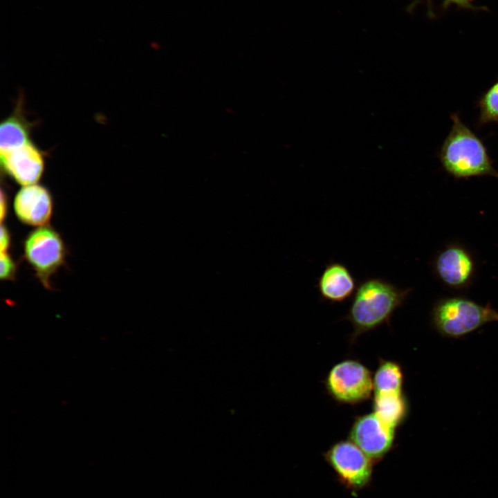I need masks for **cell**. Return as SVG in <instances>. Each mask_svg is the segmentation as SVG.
Listing matches in <instances>:
<instances>
[{
  "label": "cell",
  "instance_id": "obj_3",
  "mask_svg": "<svg viewBox=\"0 0 498 498\" xmlns=\"http://www.w3.org/2000/svg\"><path fill=\"white\" fill-rule=\"evenodd\" d=\"M432 322L443 335L459 338L487 323L498 322V312L489 304L481 306L465 297H449L434 306Z\"/></svg>",
  "mask_w": 498,
  "mask_h": 498
},
{
  "label": "cell",
  "instance_id": "obj_18",
  "mask_svg": "<svg viewBox=\"0 0 498 498\" xmlns=\"http://www.w3.org/2000/svg\"><path fill=\"white\" fill-rule=\"evenodd\" d=\"M1 252H8L11 243V235L6 225L1 227Z\"/></svg>",
  "mask_w": 498,
  "mask_h": 498
},
{
  "label": "cell",
  "instance_id": "obj_12",
  "mask_svg": "<svg viewBox=\"0 0 498 498\" xmlns=\"http://www.w3.org/2000/svg\"><path fill=\"white\" fill-rule=\"evenodd\" d=\"M408 409V403L403 392L374 393L373 412L396 429L405 419Z\"/></svg>",
  "mask_w": 498,
  "mask_h": 498
},
{
  "label": "cell",
  "instance_id": "obj_7",
  "mask_svg": "<svg viewBox=\"0 0 498 498\" xmlns=\"http://www.w3.org/2000/svg\"><path fill=\"white\" fill-rule=\"evenodd\" d=\"M396 430L373 412L356 417L350 429L349 439L375 461L382 458L391 449Z\"/></svg>",
  "mask_w": 498,
  "mask_h": 498
},
{
  "label": "cell",
  "instance_id": "obj_11",
  "mask_svg": "<svg viewBox=\"0 0 498 498\" xmlns=\"http://www.w3.org/2000/svg\"><path fill=\"white\" fill-rule=\"evenodd\" d=\"M356 281L349 268L340 262L327 264L317 282L321 297L331 303L342 302L356 289Z\"/></svg>",
  "mask_w": 498,
  "mask_h": 498
},
{
  "label": "cell",
  "instance_id": "obj_1",
  "mask_svg": "<svg viewBox=\"0 0 498 498\" xmlns=\"http://www.w3.org/2000/svg\"><path fill=\"white\" fill-rule=\"evenodd\" d=\"M410 289H401L381 278H368L358 286L345 319L353 328L351 340L390 322Z\"/></svg>",
  "mask_w": 498,
  "mask_h": 498
},
{
  "label": "cell",
  "instance_id": "obj_15",
  "mask_svg": "<svg viewBox=\"0 0 498 498\" xmlns=\"http://www.w3.org/2000/svg\"><path fill=\"white\" fill-rule=\"evenodd\" d=\"M479 108V126L489 122L498 123V80L488 88L477 101Z\"/></svg>",
  "mask_w": 498,
  "mask_h": 498
},
{
  "label": "cell",
  "instance_id": "obj_2",
  "mask_svg": "<svg viewBox=\"0 0 498 498\" xmlns=\"http://www.w3.org/2000/svg\"><path fill=\"white\" fill-rule=\"evenodd\" d=\"M450 118L451 129L438 153L445 172L458 179L487 175L498 178V172L483 141L457 113L451 114Z\"/></svg>",
  "mask_w": 498,
  "mask_h": 498
},
{
  "label": "cell",
  "instance_id": "obj_10",
  "mask_svg": "<svg viewBox=\"0 0 498 498\" xmlns=\"http://www.w3.org/2000/svg\"><path fill=\"white\" fill-rule=\"evenodd\" d=\"M435 268L441 280L454 288L468 284L473 274L474 263L464 248L452 246L443 250L437 257Z\"/></svg>",
  "mask_w": 498,
  "mask_h": 498
},
{
  "label": "cell",
  "instance_id": "obj_6",
  "mask_svg": "<svg viewBox=\"0 0 498 498\" xmlns=\"http://www.w3.org/2000/svg\"><path fill=\"white\" fill-rule=\"evenodd\" d=\"M324 456L347 488L359 490L370 481L373 460L350 439L334 443Z\"/></svg>",
  "mask_w": 498,
  "mask_h": 498
},
{
  "label": "cell",
  "instance_id": "obj_13",
  "mask_svg": "<svg viewBox=\"0 0 498 498\" xmlns=\"http://www.w3.org/2000/svg\"><path fill=\"white\" fill-rule=\"evenodd\" d=\"M30 127L22 115L21 109H17L2 121L0 126V151L3 154L30 142Z\"/></svg>",
  "mask_w": 498,
  "mask_h": 498
},
{
  "label": "cell",
  "instance_id": "obj_4",
  "mask_svg": "<svg viewBox=\"0 0 498 498\" xmlns=\"http://www.w3.org/2000/svg\"><path fill=\"white\" fill-rule=\"evenodd\" d=\"M24 256L44 288L51 289V277L65 264L66 248L60 234L48 225L31 231L24 241Z\"/></svg>",
  "mask_w": 498,
  "mask_h": 498
},
{
  "label": "cell",
  "instance_id": "obj_9",
  "mask_svg": "<svg viewBox=\"0 0 498 498\" xmlns=\"http://www.w3.org/2000/svg\"><path fill=\"white\" fill-rule=\"evenodd\" d=\"M1 164L6 173L23 186L37 184L44 171L43 155L31 142L1 154Z\"/></svg>",
  "mask_w": 498,
  "mask_h": 498
},
{
  "label": "cell",
  "instance_id": "obj_17",
  "mask_svg": "<svg viewBox=\"0 0 498 498\" xmlns=\"http://www.w3.org/2000/svg\"><path fill=\"white\" fill-rule=\"evenodd\" d=\"M474 0H443L441 7L445 10L451 6H455L459 8L466 10H482L483 8L477 7L474 5Z\"/></svg>",
  "mask_w": 498,
  "mask_h": 498
},
{
  "label": "cell",
  "instance_id": "obj_8",
  "mask_svg": "<svg viewBox=\"0 0 498 498\" xmlns=\"http://www.w3.org/2000/svg\"><path fill=\"white\" fill-rule=\"evenodd\" d=\"M13 208L21 223L35 227L46 225L53 214V197L43 185L24 186L15 195Z\"/></svg>",
  "mask_w": 498,
  "mask_h": 498
},
{
  "label": "cell",
  "instance_id": "obj_14",
  "mask_svg": "<svg viewBox=\"0 0 498 498\" xmlns=\"http://www.w3.org/2000/svg\"><path fill=\"white\" fill-rule=\"evenodd\" d=\"M403 372L400 365L393 360L380 359L373 376L374 392H403Z\"/></svg>",
  "mask_w": 498,
  "mask_h": 498
},
{
  "label": "cell",
  "instance_id": "obj_19",
  "mask_svg": "<svg viewBox=\"0 0 498 498\" xmlns=\"http://www.w3.org/2000/svg\"><path fill=\"white\" fill-rule=\"evenodd\" d=\"M420 3H425L427 8L428 16L431 17H434L432 0H415L408 6L407 11L409 12H412L415 7Z\"/></svg>",
  "mask_w": 498,
  "mask_h": 498
},
{
  "label": "cell",
  "instance_id": "obj_20",
  "mask_svg": "<svg viewBox=\"0 0 498 498\" xmlns=\"http://www.w3.org/2000/svg\"><path fill=\"white\" fill-rule=\"evenodd\" d=\"M7 196L6 194L3 192V190H1V223L3 222V220L6 219L8 212V200H7Z\"/></svg>",
  "mask_w": 498,
  "mask_h": 498
},
{
  "label": "cell",
  "instance_id": "obj_5",
  "mask_svg": "<svg viewBox=\"0 0 498 498\" xmlns=\"http://www.w3.org/2000/svg\"><path fill=\"white\" fill-rule=\"evenodd\" d=\"M327 393L336 402L356 405L368 400L374 392L373 376L360 361L342 360L334 365L324 380Z\"/></svg>",
  "mask_w": 498,
  "mask_h": 498
},
{
  "label": "cell",
  "instance_id": "obj_16",
  "mask_svg": "<svg viewBox=\"0 0 498 498\" xmlns=\"http://www.w3.org/2000/svg\"><path fill=\"white\" fill-rule=\"evenodd\" d=\"M0 277L4 280H12L16 275L17 264L8 252H1Z\"/></svg>",
  "mask_w": 498,
  "mask_h": 498
}]
</instances>
